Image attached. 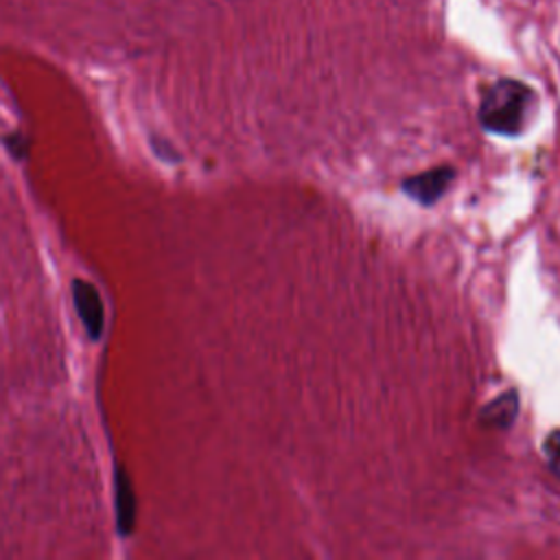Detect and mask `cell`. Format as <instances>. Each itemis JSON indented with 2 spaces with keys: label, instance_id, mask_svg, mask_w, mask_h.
<instances>
[{
  "label": "cell",
  "instance_id": "4",
  "mask_svg": "<svg viewBox=\"0 0 560 560\" xmlns=\"http://www.w3.org/2000/svg\"><path fill=\"white\" fill-rule=\"evenodd\" d=\"M516 413H518V394L510 389V392L501 394L499 398L490 400L481 409L479 420L488 429H508L512 424V420L516 418Z\"/></svg>",
  "mask_w": 560,
  "mask_h": 560
},
{
  "label": "cell",
  "instance_id": "6",
  "mask_svg": "<svg viewBox=\"0 0 560 560\" xmlns=\"http://www.w3.org/2000/svg\"><path fill=\"white\" fill-rule=\"evenodd\" d=\"M545 457L556 477H560V431H553L545 440Z\"/></svg>",
  "mask_w": 560,
  "mask_h": 560
},
{
  "label": "cell",
  "instance_id": "3",
  "mask_svg": "<svg viewBox=\"0 0 560 560\" xmlns=\"http://www.w3.org/2000/svg\"><path fill=\"white\" fill-rule=\"evenodd\" d=\"M72 300H74V308L83 322L85 332L92 339H98V335L103 332V302L98 291L88 282L77 278L72 282Z\"/></svg>",
  "mask_w": 560,
  "mask_h": 560
},
{
  "label": "cell",
  "instance_id": "1",
  "mask_svg": "<svg viewBox=\"0 0 560 560\" xmlns=\"http://www.w3.org/2000/svg\"><path fill=\"white\" fill-rule=\"evenodd\" d=\"M536 112V92L518 79H497L481 94L479 122L497 136H521Z\"/></svg>",
  "mask_w": 560,
  "mask_h": 560
},
{
  "label": "cell",
  "instance_id": "5",
  "mask_svg": "<svg viewBox=\"0 0 560 560\" xmlns=\"http://www.w3.org/2000/svg\"><path fill=\"white\" fill-rule=\"evenodd\" d=\"M116 523L120 534H129L136 523V497L122 468L116 470Z\"/></svg>",
  "mask_w": 560,
  "mask_h": 560
},
{
  "label": "cell",
  "instance_id": "2",
  "mask_svg": "<svg viewBox=\"0 0 560 560\" xmlns=\"http://www.w3.org/2000/svg\"><path fill=\"white\" fill-rule=\"evenodd\" d=\"M455 177V168L451 166H435L431 171H424L416 177H409L402 182V190L413 197L416 201L429 206V203H435L444 192L446 188L451 186Z\"/></svg>",
  "mask_w": 560,
  "mask_h": 560
}]
</instances>
